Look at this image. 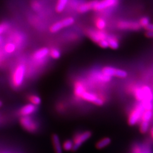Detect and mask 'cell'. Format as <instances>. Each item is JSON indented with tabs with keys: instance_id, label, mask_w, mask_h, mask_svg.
I'll use <instances>...</instances> for the list:
<instances>
[{
	"instance_id": "cell-26",
	"label": "cell",
	"mask_w": 153,
	"mask_h": 153,
	"mask_svg": "<svg viewBox=\"0 0 153 153\" xmlns=\"http://www.w3.org/2000/svg\"><path fill=\"white\" fill-rule=\"evenodd\" d=\"M73 142L70 140H67L64 142L62 147V149L68 152V151L71 150L73 149Z\"/></svg>"
},
{
	"instance_id": "cell-21",
	"label": "cell",
	"mask_w": 153,
	"mask_h": 153,
	"mask_svg": "<svg viewBox=\"0 0 153 153\" xmlns=\"http://www.w3.org/2000/svg\"><path fill=\"white\" fill-rule=\"evenodd\" d=\"M95 26L97 28V29L100 30H104L107 26V22L103 18L98 17L95 20Z\"/></svg>"
},
{
	"instance_id": "cell-31",
	"label": "cell",
	"mask_w": 153,
	"mask_h": 153,
	"mask_svg": "<svg viewBox=\"0 0 153 153\" xmlns=\"http://www.w3.org/2000/svg\"><path fill=\"white\" fill-rule=\"evenodd\" d=\"M36 3L33 4V7L34 10H39L40 9V4L38 2H35Z\"/></svg>"
},
{
	"instance_id": "cell-1",
	"label": "cell",
	"mask_w": 153,
	"mask_h": 153,
	"mask_svg": "<svg viewBox=\"0 0 153 153\" xmlns=\"http://www.w3.org/2000/svg\"><path fill=\"white\" fill-rule=\"evenodd\" d=\"M26 71V68L23 64H20L16 67L12 75V83L15 87L18 88L22 85L24 81Z\"/></svg>"
},
{
	"instance_id": "cell-12",
	"label": "cell",
	"mask_w": 153,
	"mask_h": 153,
	"mask_svg": "<svg viewBox=\"0 0 153 153\" xmlns=\"http://www.w3.org/2000/svg\"><path fill=\"white\" fill-rule=\"evenodd\" d=\"M49 49L48 48L44 47L36 51L33 55V60L36 61H42L49 55Z\"/></svg>"
},
{
	"instance_id": "cell-33",
	"label": "cell",
	"mask_w": 153,
	"mask_h": 153,
	"mask_svg": "<svg viewBox=\"0 0 153 153\" xmlns=\"http://www.w3.org/2000/svg\"><path fill=\"white\" fill-rule=\"evenodd\" d=\"M145 35L148 38H153V31H148L145 33Z\"/></svg>"
},
{
	"instance_id": "cell-16",
	"label": "cell",
	"mask_w": 153,
	"mask_h": 153,
	"mask_svg": "<svg viewBox=\"0 0 153 153\" xmlns=\"http://www.w3.org/2000/svg\"><path fill=\"white\" fill-rule=\"evenodd\" d=\"M52 141L53 143V146L54 148L55 153H62V147L61 145L60 138L58 135L56 134H52Z\"/></svg>"
},
{
	"instance_id": "cell-27",
	"label": "cell",
	"mask_w": 153,
	"mask_h": 153,
	"mask_svg": "<svg viewBox=\"0 0 153 153\" xmlns=\"http://www.w3.org/2000/svg\"><path fill=\"white\" fill-rule=\"evenodd\" d=\"M134 153H152L150 149L146 147H141L137 146L134 149Z\"/></svg>"
},
{
	"instance_id": "cell-2",
	"label": "cell",
	"mask_w": 153,
	"mask_h": 153,
	"mask_svg": "<svg viewBox=\"0 0 153 153\" xmlns=\"http://www.w3.org/2000/svg\"><path fill=\"white\" fill-rule=\"evenodd\" d=\"M134 94L136 99L141 102H151L153 99L152 91L150 88L147 86L136 88L134 90Z\"/></svg>"
},
{
	"instance_id": "cell-22",
	"label": "cell",
	"mask_w": 153,
	"mask_h": 153,
	"mask_svg": "<svg viewBox=\"0 0 153 153\" xmlns=\"http://www.w3.org/2000/svg\"><path fill=\"white\" fill-rule=\"evenodd\" d=\"M107 40L109 44V47L113 49H117L119 47V43L117 39L115 38L114 36H108Z\"/></svg>"
},
{
	"instance_id": "cell-34",
	"label": "cell",
	"mask_w": 153,
	"mask_h": 153,
	"mask_svg": "<svg viewBox=\"0 0 153 153\" xmlns=\"http://www.w3.org/2000/svg\"><path fill=\"white\" fill-rule=\"evenodd\" d=\"M2 53L1 50L0 49V59H1V57H2Z\"/></svg>"
},
{
	"instance_id": "cell-19",
	"label": "cell",
	"mask_w": 153,
	"mask_h": 153,
	"mask_svg": "<svg viewBox=\"0 0 153 153\" xmlns=\"http://www.w3.org/2000/svg\"><path fill=\"white\" fill-rule=\"evenodd\" d=\"M111 142V140L109 137H104L103 138L97 142L95 146L98 149H102L103 148L108 146Z\"/></svg>"
},
{
	"instance_id": "cell-10",
	"label": "cell",
	"mask_w": 153,
	"mask_h": 153,
	"mask_svg": "<svg viewBox=\"0 0 153 153\" xmlns=\"http://www.w3.org/2000/svg\"><path fill=\"white\" fill-rule=\"evenodd\" d=\"M20 123L22 126L23 127V128L27 130V131L33 132L37 128V126L36 125L35 123L28 116H23L21 119Z\"/></svg>"
},
{
	"instance_id": "cell-3",
	"label": "cell",
	"mask_w": 153,
	"mask_h": 153,
	"mask_svg": "<svg viewBox=\"0 0 153 153\" xmlns=\"http://www.w3.org/2000/svg\"><path fill=\"white\" fill-rule=\"evenodd\" d=\"M75 22L73 17H67L60 21L55 22L49 27V31L52 33H56L60 31L63 28L68 27L74 24Z\"/></svg>"
},
{
	"instance_id": "cell-9",
	"label": "cell",
	"mask_w": 153,
	"mask_h": 153,
	"mask_svg": "<svg viewBox=\"0 0 153 153\" xmlns=\"http://www.w3.org/2000/svg\"><path fill=\"white\" fill-rule=\"evenodd\" d=\"M81 98L98 106H101L104 104V101L102 99L99 98L95 94L88 92L86 91L82 94Z\"/></svg>"
},
{
	"instance_id": "cell-15",
	"label": "cell",
	"mask_w": 153,
	"mask_h": 153,
	"mask_svg": "<svg viewBox=\"0 0 153 153\" xmlns=\"http://www.w3.org/2000/svg\"><path fill=\"white\" fill-rule=\"evenodd\" d=\"M11 25L8 22H0V45L3 44L4 38L3 36L10 28Z\"/></svg>"
},
{
	"instance_id": "cell-18",
	"label": "cell",
	"mask_w": 153,
	"mask_h": 153,
	"mask_svg": "<svg viewBox=\"0 0 153 153\" xmlns=\"http://www.w3.org/2000/svg\"><path fill=\"white\" fill-rule=\"evenodd\" d=\"M86 91V88L82 82H76L74 85V93L75 95L78 98H81V96L83 93Z\"/></svg>"
},
{
	"instance_id": "cell-36",
	"label": "cell",
	"mask_w": 153,
	"mask_h": 153,
	"mask_svg": "<svg viewBox=\"0 0 153 153\" xmlns=\"http://www.w3.org/2000/svg\"><path fill=\"white\" fill-rule=\"evenodd\" d=\"M2 102L0 100V107H2Z\"/></svg>"
},
{
	"instance_id": "cell-30",
	"label": "cell",
	"mask_w": 153,
	"mask_h": 153,
	"mask_svg": "<svg viewBox=\"0 0 153 153\" xmlns=\"http://www.w3.org/2000/svg\"><path fill=\"white\" fill-rule=\"evenodd\" d=\"M149 22H150V21L148 17H143L140 19L139 23H140L141 27H145L146 25H148V24L149 23Z\"/></svg>"
},
{
	"instance_id": "cell-20",
	"label": "cell",
	"mask_w": 153,
	"mask_h": 153,
	"mask_svg": "<svg viewBox=\"0 0 153 153\" xmlns=\"http://www.w3.org/2000/svg\"><path fill=\"white\" fill-rule=\"evenodd\" d=\"M69 0H57L55 10L56 12L60 13L64 11L68 3Z\"/></svg>"
},
{
	"instance_id": "cell-4",
	"label": "cell",
	"mask_w": 153,
	"mask_h": 153,
	"mask_svg": "<svg viewBox=\"0 0 153 153\" xmlns=\"http://www.w3.org/2000/svg\"><path fill=\"white\" fill-rule=\"evenodd\" d=\"M144 111L145 108L142 102H141L131 112L128 118L129 124L131 126H134L137 124L139 121L141 120L142 114Z\"/></svg>"
},
{
	"instance_id": "cell-8",
	"label": "cell",
	"mask_w": 153,
	"mask_h": 153,
	"mask_svg": "<svg viewBox=\"0 0 153 153\" xmlns=\"http://www.w3.org/2000/svg\"><path fill=\"white\" fill-rule=\"evenodd\" d=\"M91 136H92V133L88 131H83L82 133L78 135L74 141L73 146L71 150L73 152L76 151L79 148L81 147L82 143L88 141V140L91 137Z\"/></svg>"
},
{
	"instance_id": "cell-35",
	"label": "cell",
	"mask_w": 153,
	"mask_h": 153,
	"mask_svg": "<svg viewBox=\"0 0 153 153\" xmlns=\"http://www.w3.org/2000/svg\"><path fill=\"white\" fill-rule=\"evenodd\" d=\"M151 134H152V136L153 138V128H152V131H151Z\"/></svg>"
},
{
	"instance_id": "cell-14",
	"label": "cell",
	"mask_w": 153,
	"mask_h": 153,
	"mask_svg": "<svg viewBox=\"0 0 153 153\" xmlns=\"http://www.w3.org/2000/svg\"><path fill=\"white\" fill-rule=\"evenodd\" d=\"M36 105L32 104H27L24 105L20 110V114L22 116H27L31 115L36 110Z\"/></svg>"
},
{
	"instance_id": "cell-13",
	"label": "cell",
	"mask_w": 153,
	"mask_h": 153,
	"mask_svg": "<svg viewBox=\"0 0 153 153\" xmlns=\"http://www.w3.org/2000/svg\"><path fill=\"white\" fill-rule=\"evenodd\" d=\"M97 0H91L86 2L83 3L77 7V9H76L77 11L79 13L82 14V13H85L88 11L93 10V8L95 5V4L97 3Z\"/></svg>"
},
{
	"instance_id": "cell-11",
	"label": "cell",
	"mask_w": 153,
	"mask_h": 153,
	"mask_svg": "<svg viewBox=\"0 0 153 153\" xmlns=\"http://www.w3.org/2000/svg\"><path fill=\"white\" fill-rule=\"evenodd\" d=\"M117 27L120 30H138L141 26L139 23L131 21H120L117 25Z\"/></svg>"
},
{
	"instance_id": "cell-24",
	"label": "cell",
	"mask_w": 153,
	"mask_h": 153,
	"mask_svg": "<svg viewBox=\"0 0 153 153\" xmlns=\"http://www.w3.org/2000/svg\"><path fill=\"white\" fill-rule=\"evenodd\" d=\"M49 55L53 59H58L61 57V52L59 49L53 48L49 49Z\"/></svg>"
},
{
	"instance_id": "cell-6",
	"label": "cell",
	"mask_w": 153,
	"mask_h": 153,
	"mask_svg": "<svg viewBox=\"0 0 153 153\" xmlns=\"http://www.w3.org/2000/svg\"><path fill=\"white\" fill-rule=\"evenodd\" d=\"M86 34L89 38L97 44L100 40L106 39L108 36V34L103 30L93 28H89L87 30Z\"/></svg>"
},
{
	"instance_id": "cell-28",
	"label": "cell",
	"mask_w": 153,
	"mask_h": 153,
	"mask_svg": "<svg viewBox=\"0 0 153 153\" xmlns=\"http://www.w3.org/2000/svg\"><path fill=\"white\" fill-rule=\"evenodd\" d=\"M149 127V122L142 121L141 124H140V131L142 133H146V131H148Z\"/></svg>"
},
{
	"instance_id": "cell-7",
	"label": "cell",
	"mask_w": 153,
	"mask_h": 153,
	"mask_svg": "<svg viewBox=\"0 0 153 153\" xmlns=\"http://www.w3.org/2000/svg\"><path fill=\"white\" fill-rule=\"evenodd\" d=\"M102 72L105 76L111 77L116 76L119 78H126L128 76L127 72L125 71L111 66H105L102 69Z\"/></svg>"
},
{
	"instance_id": "cell-29",
	"label": "cell",
	"mask_w": 153,
	"mask_h": 153,
	"mask_svg": "<svg viewBox=\"0 0 153 153\" xmlns=\"http://www.w3.org/2000/svg\"><path fill=\"white\" fill-rule=\"evenodd\" d=\"M98 44L99 46L100 47L103 48H107L109 47V44H108V42L107 39L100 40L98 43Z\"/></svg>"
},
{
	"instance_id": "cell-17",
	"label": "cell",
	"mask_w": 153,
	"mask_h": 153,
	"mask_svg": "<svg viewBox=\"0 0 153 153\" xmlns=\"http://www.w3.org/2000/svg\"><path fill=\"white\" fill-rule=\"evenodd\" d=\"M17 48L16 44L13 42H8L4 44L3 51L6 55H11L15 53Z\"/></svg>"
},
{
	"instance_id": "cell-5",
	"label": "cell",
	"mask_w": 153,
	"mask_h": 153,
	"mask_svg": "<svg viewBox=\"0 0 153 153\" xmlns=\"http://www.w3.org/2000/svg\"><path fill=\"white\" fill-rule=\"evenodd\" d=\"M119 0H97L93 8V10L100 12L114 7L118 5Z\"/></svg>"
},
{
	"instance_id": "cell-32",
	"label": "cell",
	"mask_w": 153,
	"mask_h": 153,
	"mask_svg": "<svg viewBox=\"0 0 153 153\" xmlns=\"http://www.w3.org/2000/svg\"><path fill=\"white\" fill-rule=\"evenodd\" d=\"M145 29L147 31H153V24H150L149 23L148 25H146L145 27Z\"/></svg>"
},
{
	"instance_id": "cell-23",
	"label": "cell",
	"mask_w": 153,
	"mask_h": 153,
	"mask_svg": "<svg viewBox=\"0 0 153 153\" xmlns=\"http://www.w3.org/2000/svg\"><path fill=\"white\" fill-rule=\"evenodd\" d=\"M153 116V112L152 110H145L142 114L141 120L144 121L149 122L151 120Z\"/></svg>"
},
{
	"instance_id": "cell-25",
	"label": "cell",
	"mask_w": 153,
	"mask_h": 153,
	"mask_svg": "<svg viewBox=\"0 0 153 153\" xmlns=\"http://www.w3.org/2000/svg\"><path fill=\"white\" fill-rule=\"evenodd\" d=\"M28 100L32 104H34L35 105H39L42 102V100L40 98L38 95H35L30 96L28 98Z\"/></svg>"
}]
</instances>
